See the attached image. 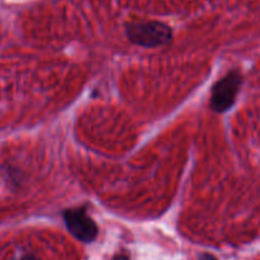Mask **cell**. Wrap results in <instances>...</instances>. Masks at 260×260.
<instances>
[{
  "label": "cell",
  "mask_w": 260,
  "mask_h": 260,
  "mask_svg": "<svg viewBox=\"0 0 260 260\" xmlns=\"http://www.w3.org/2000/svg\"><path fill=\"white\" fill-rule=\"evenodd\" d=\"M126 35L135 45L142 47H159L172 42L173 32L169 25L157 20H141L128 23Z\"/></svg>",
  "instance_id": "6da1fadb"
},
{
  "label": "cell",
  "mask_w": 260,
  "mask_h": 260,
  "mask_svg": "<svg viewBox=\"0 0 260 260\" xmlns=\"http://www.w3.org/2000/svg\"><path fill=\"white\" fill-rule=\"evenodd\" d=\"M241 75L239 71H231L225 78L218 80L212 88L211 107L217 113H223L233 107L241 85Z\"/></svg>",
  "instance_id": "7a4b0ae2"
},
{
  "label": "cell",
  "mask_w": 260,
  "mask_h": 260,
  "mask_svg": "<svg viewBox=\"0 0 260 260\" xmlns=\"http://www.w3.org/2000/svg\"><path fill=\"white\" fill-rule=\"evenodd\" d=\"M63 220H65L68 230L78 240L83 243H91L95 240L98 235V228L95 222L88 216L85 208L79 207L66 210L63 212Z\"/></svg>",
  "instance_id": "3957f363"
},
{
  "label": "cell",
  "mask_w": 260,
  "mask_h": 260,
  "mask_svg": "<svg viewBox=\"0 0 260 260\" xmlns=\"http://www.w3.org/2000/svg\"><path fill=\"white\" fill-rule=\"evenodd\" d=\"M201 260H216V258H215V256L210 255V254H205V255H202Z\"/></svg>",
  "instance_id": "277c9868"
},
{
  "label": "cell",
  "mask_w": 260,
  "mask_h": 260,
  "mask_svg": "<svg viewBox=\"0 0 260 260\" xmlns=\"http://www.w3.org/2000/svg\"><path fill=\"white\" fill-rule=\"evenodd\" d=\"M112 260H128L126 255H116Z\"/></svg>",
  "instance_id": "5b68a950"
},
{
  "label": "cell",
  "mask_w": 260,
  "mask_h": 260,
  "mask_svg": "<svg viewBox=\"0 0 260 260\" xmlns=\"http://www.w3.org/2000/svg\"><path fill=\"white\" fill-rule=\"evenodd\" d=\"M19 260H38V259L35 258V256H32V255H25V256H23V258L19 259Z\"/></svg>",
  "instance_id": "8992f818"
}]
</instances>
